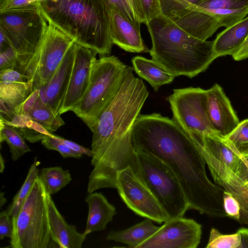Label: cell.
I'll return each instance as SVG.
<instances>
[{
	"mask_svg": "<svg viewBox=\"0 0 248 248\" xmlns=\"http://www.w3.org/2000/svg\"><path fill=\"white\" fill-rule=\"evenodd\" d=\"M128 69L120 88L109 106L90 128L93 133L91 165L89 177L90 191L108 187L114 184L118 171L124 168V136L131 129L149 92L141 79Z\"/></svg>",
	"mask_w": 248,
	"mask_h": 248,
	"instance_id": "7a4b0ae2",
	"label": "cell"
},
{
	"mask_svg": "<svg viewBox=\"0 0 248 248\" xmlns=\"http://www.w3.org/2000/svg\"><path fill=\"white\" fill-rule=\"evenodd\" d=\"M152 59L175 77L192 78L204 72L216 59L213 41H202L182 30L163 15L146 24Z\"/></svg>",
	"mask_w": 248,
	"mask_h": 248,
	"instance_id": "277c9868",
	"label": "cell"
},
{
	"mask_svg": "<svg viewBox=\"0 0 248 248\" xmlns=\"http://www.w3.org/2000/svg\"><path fill=\"white\" fill-rule=\"evenodd\" d=\"M167 100L172 112V119L188 135L221 138L208 117L207 90L199 87L174 89Z\"/></svg>",
	"mask_w": 248,
	"mask_h": 248,
	"instance_id": "9c48e42d",
	"label": "cell"
},
{
	"mask_svg": "<svg viewBox=\"0 0 248 248\" xmlns=\"http://www.w3.org/2000/svg\"><path fill=\"white\" fill-rule=\"evenodd\" d=\"M237 232L240 236V243L238 248H248V228H240Z\"/></svg>",
	"mask_w": 248,
	"mask_h": 248,
	"instance_id": "f6af8a7d",
	"label": "cell"
},
{
	"mask_svg": "<svg viewBox=\"0 0 248 248\" xmlns=\"http://www.w3.org/2000/svg\"><path fill=\"white\" fill-rule=\"evenodd\" d=\"M0 172H2L4 169V160L2 157V155H0Z\"/></svg>",
	"mask_w": 248,
	"mask_h": 248,
	"instance_id": "7dc6e473",
	"label": "cell"
},
{
	"mask_svg": "<svg viewBox=\"0 0 248 248\" xmlns=\"http://www.w3.org/2000/svg\"><path fill=\"white\" fill-rule=\"evenodd\" d=\"M238 174L248 185V155H242L240 159Z\"/></svg>",
	"mask_w": 248,
	"mask_h": 248,
	"instance_id": "7bdbcfd3",
	"label": "cell"
},
{
	"mask_svg": "<svg viewBox=\"0 0 248 248\" xmlns=\"http://www.w3.org/2000/svg\"><path fill=\"white\" fill-rule=\"evenodd\" d=\"M136 151L143 180L168 215L169 219L183 217L189 209V205L176 175L157 157L140 150Z\"/></svg>",
	"mask_w": 248,
	"mask_h": 248,
	"instance_id": "52a82bcc",
	"label": "cell"
},
{
	"mask_svg": "<svg viewBox=\"0 0 248 248\" xmlns=\"http://www.w3.org/2000/svg\"><path fill=\"white\" fill-rule=\"evenodd\" d=\"M191 138L203 156L215 184L232 194L239 202L241 217L238 222L248 224V185L197 140Z\"/></svg>",
	"mask_w": 248,
	"mask_h": 248,
	"instance_id": "5bb4252c",
	"label": "cell"
},
{
	"mask_svg": "<svg viewBox=\"0 0 248 248\" xmlns=\"http://www.w3.org/2000/svg\"><path fill=\"white\" fill-rule=\"evenodd\" d=\"M116 186L124 202L137 215L158 223L169 219L155 197L131 167L118 171Z\"/></svg>",
	"mask_w": 248,
	"mask_h": 248,
	"instance_id": "7c38bea8",
	"label": "cell"
},
{
	"mask_svg": "<svg viewBox=\"0 0 248 248\" xmlns=\"http://www.w3.org/2000/svg\"><path fill=\"white\" fill-rule=\"evenodd\" d=\"M39 96L40 90L39 89L32 91L22 103L15 108L16 114L28 115Z\"/></svg>",
	"mask_w": 248,
	"mask_h": 248,
	"instance_id": "f35d334b",
	"label": "cell"
},
{
	"mask_svg": "<svg viewBox=\"0 0 248 248\" xmlns=\"http://www.w3.org/2000/svg\"><path fill=\"white\" fill-rule=\"evenodd\" d=\"M39 164L40 162L37 160V157L34 158L23 184L13 198L11 204L7 208L6 210L12 218L16 217L22 204L30 193L34 180L38 175L39 170L37 167Z\"/></svg>",
	"mask_w": 248,
	"mask_h": 248,
	"instance_id": "83f0119b",
	"label": "cell"
},
{
	"mask_svg": "<svg viewBox=\"0 0 248 248\" xmlns=\"http://www.w3.org/2000/svg\"><path fill=\"white\" fill-rule=\"evenodd\" d=\"M248 123V119H247Z\"/></svg>",
	"mask_w": 248,
	"mask_h": 248,
	"instance_id": "f907efd6",
	"label": "cell"
},
{
	"mask_svg": "<svg viewBox=\"0 0 248 248\" xmlns=\"http://www.w3.org/2000/svg\"><path fill=\"white\" fill-rule=\"evenodd\" d=\"M32 121L33 120L29 115L16 114L10 121L0 119V124L5 126H10L20 129L28 127Z\"/></svg>",
	"mask_w": 248,
	"mask_h": 248,
	"instance_id": "60d3db41",
	"label": "cell"
},
{
	"mask_svg": "<svg viewBox=\"0 0 248 248\" xmlns=\"http://www.w3.org/2000/svg\"><path fill=\"white\" fill-rule=\"evenodd\" d=\"M3 141L8 145L13 161H16L24 154L31 151L17 128L0 124V142Z\"/></svg>",
	"mask_w": 248,
	"mask_h": 248,
	"instance_id": "4316f807",
	"label": "cell"
},
{
	"mask_svg": "<svg viewBox=\"0 0 248 248\" xmlns=\"http://www.w3.org/2000/svg\"><path fill=\"white\" fill-rule=\"evenodd\" d=\"M139 1L145 15L147 24L161 15L160 0H139Z\"/></svg>",
	"mask_w": 248,
	"mask_h": 248,
	"instance_id": "8d00e7d4",
	"label": "cell"
},
{
	"mask_svg": "<svg viewBox=\"0 0 248 248\" xmlns=\"http://www.w3.org/2000/svg\"><path fill=\"white\" fill-rule=\"evenodd\" d=\"M40 0V1L41 2V1H43V0Z\"/></svg>",
	"mask_w": 248,
	"mask_h": 248,
	"instance_id": "681fc988",
	"label": "cell"
},
{
	"mask_svg": "<svg viewBox=\"0 0 248 248\" xmlns=\"http://www.w3.org/2000/svg\"><path fill=\"white\" fill-rule=\"evenodd\" d=\"M76 47V43L74 42L68 49L53 77L39 89L41 100L59 114L72 73Z\"/></svg>",
	"mask_w": 248,
	"mask_h": 248,
	"instance_id": "e0dca14e",
	"label": "cell"
},
{
	"mask_svg": "<svg viewBox=\"0 0 248 248\" xmlns=\"http://www.w3.org/2000/svg\"><path fill=\"white\" fill-rule=\"evenodd\" d=\"M74 42L48 23L44 36L23 73L31 82L32 91L40 89L49 81Z\"/></svg>",
	"mask_w": 248,
	"mask_h": 248,
	"instance_id": "30bf717a",
	"label": "cell"
},
{
	"mask_svg": "<svg viewBox=\"0 0 248 248\" xmlns=\"http://www.w3.org/2000/svg\"><path fill=\"white\" fill-rule=\"evenodd\" d=\"M116 7L122 14L140 31L141 23L147 21L139 0H106Z\"/></svg>",
	"mask_w": 248,
	"mask_h": 248,
	"instance_id": "f1b7e54d",
	"label": "cell"
},
{
	"mask_svg": "<svg viewBox=\"0 0 248 248\" xmlns=\"http://www.w3.org/2000/svg\"><path fill=\"white\" fill-rule=\"evenodd\" d=\"M39 0H0V13L39 9Z\"/></svg>",
	"mask_w": 248,
	"mask_h": 248,
	"instance_id": "1f68e13d",
	"label": "cell"
},
{
	"mask_svg": "<svg viewBox=\"0 0 248 248\" xmlns=\"http://www.w3.org/2000/svg\"><path fill=\"white\" fill-rule=\"evenodd\" d=\"M160 227L154 225L153 220L146 218L142 222L132 227L121 231H111L106 239L108 241H114L125 244L130 248H138Z\"/></svg>",
	"mask_w": 248,
	"mask_h": 248,
	"instance_id": "603a6c76",
	"label": "cell"
},
{
	"mask_svg": "<svg viewBox=\"0 0 248 248\" xmlns=\"http://www.w3.org/2000/svg\"><path fill=\"white\" fill-rule=\"evenodd\" d=\"M196 4L208 9H235L248 6V0H204Z\"/></svg>",
	"mask_w": 248,
	"mask_h": 248,
	"instance_id": "d6a6232c",
	"label": "cell"
},
{
	"mask_svg": "<svg viewBox=\"0 0 248 248\" xmlns=\"http://www.w3.org/2000/svg\"><path fill=\"white\" fill-rule=\"evenodd\" d=\"M131 62L137 74L146 80L155 92L160 86L170 83L175 78L153 59L137 56Z\"/></svg>",
	"mask_w": 248,
	"mask_h": 248,
	"instance_id": "7402d4cb",
	"label": "cell"
},
{
	"mask_svg": "<svg viewBox=\"0 0 248 248\" xmlns=\"http://www.w3.org/2000/svg\"><path fill=\"white\" fill-rule=\"evenodd\" d=\"M223 206L227 217L239 222L241 217V207L238 201L230 193L224 190Z\"/></svg>",
	"mask_w": 248,
	"mask_h": 248,
	"instance_id": "e575fe53",
	"label": "cell"
},
{
	"mask_svg": "<svg viewBox=\"0 0 248 248\" xmlns=\"http://www.w3.org/2000/svg\"><path fill=\"white\" fill-rule=\"evenodd\" d=\"M232 57L236 61L248 58V35L238 51Z\"/></svg>",
	"mask_w": 248,
	"mask_h": 248,
	"instance_id": "ee69618b",
	"label": "cell"
},
{
	"mask_svg": "<svg viewBox=\"0 0 248 248\" xmlns=\"http://www.w3.org/2000/svg\"><path fill=\"white\" fill-rule=\"evenodd\" d=\"M29 80L25 74L11 69L0 70V81L2 82H25Z\"/></svg>",
	"mask_w": 248,
	"mask_h": 248,
	"instance_id": "ab89813d",
	"label": "cell"
},
{
	"mask_svg": "<svg viewBox=\"0 0 248 248\" xmlns=\"http://www.w3.org/2000/svg\"><path fill=\"white\" fill-rule=\"evenodd\" d=\"M97 54L76 43L73 69L60 115L72 111L83 97L90 83L91 64Z\"/></svg>",
	"mask_w": 248,
	"mask_h": 248,
	"instance_id": "9a60e30c",
	"label": "cell"
},
{
	"mask_svg": "<svg viewBox=\"0 0 248 248\" xmlns=\"http://www.w3.org/2000/svg\"><path fill=\"white\" fill-rule=\"evenodd\" d=\"M32 92V83L30 80L25 82L0 81V100L13 109L22 103Z\"/></svg>",
	"mask_w": 248,
	"mask_h": 248,
	"instance_id": "cb8c5ba5",
	"label": "cell"
},
{
	"mask_svg": "<svg viewBox=\"0 0 248 248\" xmlns=\"http://www.w3.org/2000/svg\"><path fill=\"white\" fill-rule=\"evenodd\" d=\"M240 236L238 232L231 234H223L218 230L212 228L210 232L206 248H238Z\"/></svg>",
	"mask_w": 248,
	"mask_h": 248,
	"instance_id": "4dcf8cb0",
	"label": "cell"
},
{
	"mask_svg": "<svg viewBox=\"0 0 248 248\" xmlns=\"http://www.w3.org/2000/svg\"><path fill=\"white\" fill-rule=\"evenodd\" d=\"M223 140L233 146L242 155H248V123L240 122L236 128Z\"/></svg>",
	"mask_w": 248,
	"mask_h": 248,
	"instance_id": "f546056e",
	"label": "cell"
},
{
	"mask_svg": "<svg viewBox=\"0 0 248 248\" xmlns=\"http://www.w3.org/2000/svg\"><path fill=\"white\" fill-rule=\"evenodd\" d=\"M46 189L38 175L16 217L12 218V248L50 247V230Z\"/></svg>",
	"mask_w": 248,
	"mask_h": 248,
	"instance_id": "8992f818",
	"label": "cell"
},
{
	"mask_svg": "<svg viewBox=\"0 0 248 248\" xmlns=\"http://www.w3.org/2000/svg\"><path fill=\"white\" fill-rule=\"evenodd\" d=\"M207 90V113L210 122L217 134L225 138L240 123L231 102L218 84Z\"/></svg>",
	"mask_w": 248,
	"mask_h": 248,
	"instance_id": "2e32d148",
	"label": "cell"
},
{
	"mask_svg": "<svg viewBox=\"0 0 248 248\" xmlns=\"http://www.w3.org/2000/svg\"><path fill=\"white\" fill-rule=\"evenodd\" d=\"M160 3L162 15L201 41H206L224 27V18L217 9H205L186 0H160Z\"/></svg>",
	"mask_w": 248,
	"mask_h": 248,
	"instance_id": "8fae6325",
	"label": "cell"
},
{
	"mask_svg": "<svg viewBox=\"0 0 248 248\" xmlns=\"http://www.w3.org/2000/svg\"><path fill=\"white\" fill-rule=\"evenodd\" d=\"M248 35V16L226 28L213 41L216 58L235 54Z\"/></svg>",
	"mask_w": 248,
	"mask_h": 248,
	"instance_id": "44dd1931",
	"label": "cell"
},
{
	"mask_svg": "<svg viewBox=\"0 0 248 248\" xmlns=\"http://www.w3.org/2000/svg\"><path fill=\"white\" fill-rule=\"evenodd\" d=\"M136 151L149 153L166 164L178 179L189 209L225 217L224 190L208 178L206 162L192 139L172 120L159 113L140 114L131 127Z\"/></svg>",
	"mask_w": 248,
	"mask_h": 248,
	"instance_id": "6da1fadb",
	"label": "cell"
},
{
	"mask_svg": "<svg viewBox=\"0 0 248 248\" xmlns=\"http://www.w3.org/2000/svg\"><path fill=\"white\" fill-rule=\"evenodd\" d=\"M111 8L110 37L113 44L131 53L149 52L140 31L126 18L115 6Z\"/></svg>",
	"mask_w": 248,
	"mask_h": 248,
	"instance_id": "ac0fdd59",
	"label": "cell"
},
{
	"mask_svg": "<svg viewBox=\"0 0 248 248\" xmlns=\"http://www.w3.org/2000/svg\"><path fill=\"white\" fill-rule=\"evenodd\" d=\"M47 199L51 240L59 248H81L88 234L85 232H78L75 225L66 222L49 193Z\"/></svg>",
	"mask_w": 248,
	"mask_h": 248,
	"instance_id": "d6986e66",
	"label": "cell"
},
{
	"mask_svg": "<svg viewBox=\"0 0 248 248\" xmlns=\"http://www.w3.org/2000/svg\"><path fill=\"white\" fill-rule=\"evenodd\" d=\"M18 66L16 54L11 45L0 52V70L7 69L17 70Z\"/></svg>",
	"mask_w": 248,
	"mask_h": 248,
	"instance_id": "d590c367",
	"label": "cell"
},
{
	"mask_svg": "<svg viewBox=\"0 0 248 248\" xmlns=\"http://www.w3.org/2000/svg\"><path fill=\"white\" fill-rule=\"evenodd\" d=\"M7 202L6 198L4 197V193L0 192V208L1 209L3 205H4Z\"/></svg>",
	"mask_w": 248,
	"mask_h": 248,
	"instance_id": "bcb514c9",
	"label": "cell"
},
{
	"mask_svg": "<svg viewBox=\"0 0 248 248\" xmlns=\"http://www.w3.org/2000/svg\"><path fill=\"white\" fill-rule=\"evenodd\" d=\"M85 201L89 208L85 232L89 234L105 229L116 214L115 207L101 193H90L86 197Z\"/></svg>",
	"mask_w": 248,
	"mask_h": 248,
	"instance_id": "ffe728a7",
	"label": "cell"
},
{
	"mask_svg": "<svg viewBox=\"0 0 248 248\" xmlns=\"http://www.w3.org/2000/svg\"><path fill=\"white\" fill-rule=\"evenodd\" d=\"M203 0H201V1H203ZM200 2H201V1H200Z\"/></svg>",
	"mask_w": 248,
	"mask_h": 248,
	"instance_id": "816d5d0a",
	"label": "cell"
},
{
	"mask_svg": "<svg viewBox=\"0 0 248 248\" xmlns=\"http://www.w3.org/2000/svg\"><path fill=\"white\" fill-rule=\"evenodd\" d=\"M54 137L58 140L62 142L73 151L81 155H86L90 157L93 156L92 150L84 147L74 141L65 139L59 136L54 135Z\"/></svg>",
	"mask_w": 248,
	"mask_h": 248,
	"instance_id": "b9f144b4",
	"label": "cell"
},
{
	"mask_svg": "<svg viewBox=\"0 0 248 248\" xmlns=\"http://www.w3.org/2000/svg\"><path fill=\"white\" fill-rule=\"evenodd\" d=\"M128 66L115 56H103L92 62L88 88L72 111L89 128L118 93Z\"/></svg>",
	"mask_w": 248,
	"mask_h": 248,
	"instance_id": "5b68a950",
	"label": "cell"
},
{
	"mask_svg": "<svg viewBox=\"0 0 248 248\" xmlns=\"http://www.w3.org/2000/svg\"><path fill=\"white\" fill-rule=\"evenodd\" d=\"M38 176L50 195L58 192L72 180L69 170L58 166L41 169Z\"/></svg>",
	"mask_w": 248,
	"mask_h": 248,
	"instance_id": "484cf974",
	"label": "cell"
},
{
	"mask_svg": "<svg viewBox=\"0 0 248 248\" xmlns=\"http://www.w3.org/2000/svg\"><path fill=\"white\" fill-rule=\"evenodd\" d=\"M202 234V225L193 219H169L138 248H196Z\"/></svg>",
	"mask_w": 248,
	"mask_h": 248,
	"instance_id": "4fadbf2b",
	"label": "cell"
},
{
	"mask_svg": "<svg viewBox=\"0 0 248 248\" xmlns=\"http://www.w3.org/2000/svg\"><path fill=\"white\" fill-rule=\"evenodd\" d=\"M28 115L51 133L64 124L61 115L45 104L40 96Z\"/></svg>",
	"mask_w": 248,
	"mask_h": 248,
	"instance_id": "d4e9b609",
	"label": "cell"
},
{
	"mask_svg": "<svg viewBox=\"0 0 248 248\" xmlns=\"http://www.w3.org/2000/svg\"><path fill=\"white\" fill-rule=\"evenodd\" d=\"M48 25L40 9L0 13V30L16 53L18 63L17 71L23 74Z\"/></svg>",
	"mask_w": 248,
	"mask_h": 248,
	"instance_id": "ba28073f",
	"label": "cell"
},
{
	"mask_svg": "<svg viewBox=\"0 0 248 248\" xmlns=\"http://www.w3.org/2000/svg\"><path fill=\"white\" fill-rule=\"evenodd\" d=\"M40 8L51 23L76 43L101 56L111 53V6L106 0H44Z\"/></svg>",
	"mask_w": 248,
	"mask_h": 248,
	"instance_id": "3957f363",
	"label": "cell"
},
{
	"mask_svg": "<svg viewBox=\"0 0 248 248\" xmlns=\"http://www.w3.org/2000/svg\"><path fill=\"white\" fill-rule=\"evenodd\" d=\"M42 144L46 149L59 152L63 158L74 157L80 158L82 155L73 151L62 142L52 136H46L41 141Z\"/></svg>",
	"mask_w": 248,
	"mask_h": 248,
	"instance_id": "836d02e7",
	"label": "cell"
},
{
	"mask_svg": "<svg viewBox=\"0 0 248 248\" xmlns=\"http://www.w3.org/2000/svg\"><path fill=\"white\" fill-rule=\"evenodd\" d=\"M13 232V222L7 210L0 213V239L5 237L11 238Z\"/></svg>",
	"mask_w": 248,
	"mask_h": 248,
	"instance_id": "74e56055",
	"label": "cell"
},
{
	"mask_svg": "<svg viewBox=\"0 0 248 248\" xmlns=\"http://www.w3.org/2000/svg\"><path fill=\"white\" fill-rule=\"evenodd\" d=\"M192 3H194V4H197L198 3L200 2V1H201L202 0H186Z\"/></svg>",
	"mask_w": 248,
	"mask_h": 248,
	"instance_id": "c3c4849f",
	"label": "cell"
}]
</instances>
